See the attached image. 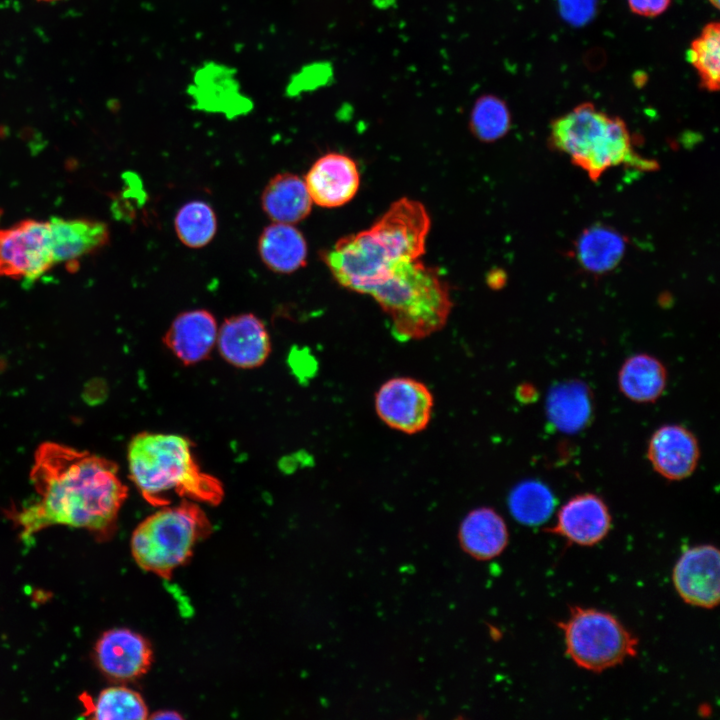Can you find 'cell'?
<instances>
[{
	"mask_svg": "<svg viewBox=\"0 0 720 720\" xmlns=\"http://www.w3.org/2000/svg\"><path fill=\"white\" fill-rule=\"evenodd\" d=\"M30 480L37 499L16 514L24 539L53 525L108 536L127 498L116 463L55 442L36 450Z\"/></svg>",
	"mask_w": 720,
	"mask_h": 720,
	"instance_id": "1",
	"label": "cell"
},
{
	"mask_svg": "<svg viewBox=\"0 0 720 720\" xmlns=\"http://www.w3.org/2000/svg\"><path fill=\"white\" fill-rule=\"evenodd\" d=\"M430 224L422 203L402 198L369 229L339 239L322 259L342 287L369 295L397 265L424 254Z\"/></svg>",
	"mask_w": 720,
	"mask_h": 720,
	"instance_id": "2",
	"label": "cell"
},
{
	"mask_svg": "<svg viewBox=\"0 0 720 720\" xmlns=\"http://www.w3.org/2000/svg\"><path fill=\"white\" fill-rule=\"evenodd\" d=\"M127 459L131 481L152 505H169L173 495L210 504L223 497L222 483L201 469L185 436L141 432L131 439Z\"/></svg>",
	"mask_w": 720,
	"mask_h": 720,
	"instance_id": "3",
	"label": "cell"
},
{
	"mask_svg": "<svg viewBox=\"0 0 720 720\" xmlns=\"http://www.w3.org/2000/svg\"><path fill=\"white\" fill-rule=\"evenodd\" d=\"M549 144L566 154L592 181L619 165L650 171L654 160L642 158L633 150L629 129L621 118L583 102L551 122Z\"/></svg>",
	"mask_w": 720,
	"mask_h": 720,
	"instance_id": "4",
	"label": "cell"
},
{
	"mask_svg": "<svg viewBox=\"0 0 720 720\" xmlns=\"http://www.w3.org/2000/svg\"><path fill=\"white\" fill-rule=\"evenodd\" d=\"M369 295L389 317L392 333L400 341L420 340L438 332L453 306L440 270L420 258L397 265Z\"/></svg>",
	"mask_w": 720,
	"mask_h": 720,
	"instance_id": "5",
	"label": "cell"
},
{
	"mask_svg": "<svg viewBox=\"0 0 720 720\" xmlns=\"http://www.w3.org/2000/svg\"><path fill=\"white\" fill-rule=\"evenodd\" d=\"M194 501L163 506L143 520L131 537V551L144 570L168 577L192 555L196 543L207 535V517Z\"/></svg>",
	"mask_w": 720,
	"mask_h": 720,
	"instance_id": "6",
	"label": "cell"
},
{
	"mask_svg": "<svg viewBox=\"0 0 720 720\" xmlns=\"http://www.w3.org/2000/svg\"><path fill=\"white\" fill-rule=\"evenodd\" d=\"M558 626L566 654L585 670L602 672L637 654V638L609 612L572 606Z\"/></svg>",
	"mask_w": 720,
	"mask_h": 720,
	"instance_id": "7",
	"label": "cell"
},
{
	"mask_svg": "<svg viewBox=\"0 0 720 720\" xmlns=\"http://www.w3.org/2000/svg\"><path fill=\"white\" fill-rule=\"evenodd\" d=\"M53 265L49 222L27 219L0 230V278L33 281Z\"/></svg>",
	"mask_w": 720,
	"mask_h": 720,
	"instance_id": "8",
	"label": "cell"
},
{
	"mask_svg": "<svg viewBox=\"0 0 720 720\" xmlns=\"http://www.w3.org/2000/svg\"><path fill=\"white\" fill-rule=\"evenodd\" d=\"M375 411L389 428L408 435L424 431L429 425L434 396L422 381L397 376L386 380L374 397Z\"/></svg>",
	"mask_w": 720,
	"mask_h": 720,
	"instance_id": "9",
	"label": "cell"
},
{
	"mask_svg": "<svg viewBox=\"0 0 720 720\" xmlns=\"http://www.w3.org/2000/svg\"><path fill=\"white\" fill-rule=\"evenodd\" d=\"M672 581L678 595L687 604L715 608L720 600L719 550L711 544L687 549L673 568Z\"/></svg>",
	"mask_w": 720,
	"mask_h": 720,
	"instance_id": "10",
	"label": "cell"
},
{
	"mask_svg": "<svg viewBox=\"0 0 720 720\" xmlns=\"http://www.w3.org/2000/svg\"><path fill=\"white\" fill-rule=\"evenodd\" d=\"M216 344L223 359L234 367L261 366L271 352V340L263 321L252 313L231 316L218 328Z\"/></svg>",
	"mask_w": 720,
	"mask_h": 720,
	"instance_id": "11",
	"label": "cell"
},
{
	"mask_svg": "<svg viewBox=\"0 0 720 720\" xmlns=\"http://www.w3.org/2000/svg\"><path fill=\"white\" fill-rule=\"evenodd\" d=\"M612 517L605 501L594 493L573 496L559 509L555 523L546 531L570 544L593 546L609 533Z\"/></svg>",
	"mask_w": 720,
	"mask_h": 720,
	"instance_id": "12",
	"label": "cell"
},
{
	"mask_svg": "<svg viewBox=\"0 0 720 720\" xmlns=\"http://www.w3.org/2000/svg\"><path fill=\"white\" fill-rule=\"evenodd\" d=\"M95 658L99 669L106 676L118 681H129L147 672L152 651L142 635L127 628H114L104 632L98 639Z\"/></svg>",
	"mask_w": 720,
	"mask_h": 720,
	"instance_id": "13",
	"label": "cell"
},
{
	"mask_svg": "<svg viewBox=\"0 0 720 720\" xmlns=\"http://www.w3.org/2000/svg\"><path fill=\"white\" fill-rule=\"evenodd\" d=\"M647 458L654 471L663 478L669 481L686 479L699 463L698 439L682 425L660 426L649 439Z\"/></svg>",
	"mask_w": 720,
	"mask_h": 720,
	"instance_id": "14",
	"label": "cell"
},
{
	"mask_svg": "<svg viewBox=\"0 0 720 720\" xmlns=\"http://www.w3.org/2000/svg\"><path fill=\"white\" fill-rule=\"evenodd\" d=\"M313 203L324 208L340 207L354 198L360 185L355 161L340 153L317 159L304 180Z\"/></svg>",
	"mask_w": 720,
	"mask_h": 720,
	"instance_id": "15",
	"label": "cell"
},
{
	"mask_svg": "<svg viewBox=\"0 0 720 720\" xmlns=\"http://www.w3.org/2000/svg\"><path fill=\"white\" fill-rule=\"evenodd\" d=\"M218 334L215 317L205 309L180 313L172 321L163 342L185 365H193L208 358Z\"/></svg>",
	"mask_w": 720,
	"mask_h": 720,
	"instance_id": "16",
	"label": "cell"
},
{
	"mask_svg": "<svg viewBox=\"0 0 720 720\" xmlns=\"http://www.w3.org/2000/svg\"><path fill=\"white\" fill-rule=\"evenodd\" d=\"M49 227L54 264L65 263L71 270L110 240L108 226L98 220L52 217Z\"/></svg>",
	"mask_w": 720,
	"mask_h": 720,
	"instance_id": "17",
	"label": "cell"
},
{
	"mask_svg": "<svg viewBox=\"0 0 720 720\" xmlns=\"http://www.w3.org/2000/svg\"><path fill=\"white\" fill-rule=\"evenodd\" d=\"M626 247L624 234L612 226L597 223L585 228L578 236L574 255L585 272L604 275L621 263Z\"/></svg>",
	"mask_w": 720,
	"mask_h": 720,
	"instance_id": "18",
	"label": "cell"
},
{
	"mask_svg": "<svg viewBox=\"0 0 720 720\" xmlns=\"http://www.w3.org/2000/svg\"><path fill=\"white\" fill-rule=\"evenodd\" d=\"M258 253L269 270L290 274L306 265L308 247L303 234L293 224L273 222L259 236Z\"/></svg>",
	"mask_w": 720,
	"mask_h": 720,
	"instance_id": "19",
	"label": "cell"
},
{
	"mask_svg": "<svg viewBox=\"0 0 720 720\" xmlns=\"http://www.w3.org/2000/svg\"><path fill=\"white\" fill-rule=\"evenodd\" d=\"M312 203L304 180L289 172L272 177L261 195L264 213L278 223L296 224L304 220Z\"/></svg>",
	"mask_w": 720,
	"mask_h": 720,
	"instance_id": "20",
	"label": "cell"
},
{
	"mask_svg": "<svg viewBox=\"0 0 720 720\" xmlns=\"http://www.w3.org/2000/svg\"><path fill=\"white\" fill-rule=\"evenodd\" d=\"M508 538L505 521L490 507L470 511L459 528L462 548L479 560H489L501 554L507 546Z\"/></svg>",
	"mask_w": 720,
	"mask_h": 720,
	"instance_id": "21",
	"label": "cell"
},
{
	"mask_svg": "<svg viewBox=\"0 0 720 720\" xmlns=\"http://www.w3.org/2000/svg\"><path fill=\"white\" fill-rule=\"evenodd\" d=\"M668 382L665 365L656 357L639 353L627 358L618 372L621 393L636 403H654L663 394Z\"/></svg>",
	"mask_w": 720,
	"mask_h": 720,
	"instance_id": "22",
	"label": "cell"
},
{
	"mask_svg": "<svg viewBox=\"0 0 720 720\" xmlns=\"http://www.w3.org/2000/svg\"><path fill=\"white\" fill-rule=\"evenodd\" d=\"M592 395L582 382L574 380L555 386L547 397L549 421L561 432L576 433L589 423Z\"/></svg>",
	"mask_w": 720,
	"mask_h": 720,
	"instance_id": "23",
	"label": "cell"
},
{
	"mask_svg": "<svg viewBox=\"0 0 720 720\" xmlns=\"http://www.w3.org/2000/svg\"><path fill=\"white\" fill-rule=\"evenodd\" d=\"M84 715L97 720H142L148 716L147 706L141 695L124 686H113L102 690L94 700L90 695H81Z\"/></svg>",
	"mask_w": 720,
	"mask_h": 720,
	"instance_id": "24",
	"label": "cell"
},
{
	"mask_svg": "<svg viewBox=\"0 0 720 720\" xmlns=\"http://www.w3.org/2000/svg\"><path fill=\"white\" fill-rule=\"evenodd\" d=\"M687 61L698 74L700 86L708 92L720 87V24L707 23L687 50Z\"/></svg>",
	"mask_w": 720,
	"mask_h": 720,
	"instance_id": "25",
	"label": "cell"
},
{
	"mask_svg": "<svg viewBox=\"0 0 720 720\" xmlns=\"http://www.w3.org/2000/svg\"><path fill=\"white\" fill-rule=\"evenodd\" d=\"M508 506L513 518L521 524L536 526L550 518L555 507L552 491L538 480H525L510 492Z\"/></svg>",
	"mask_w": 720,
	"mask_h": 720,
	"instance_id": "26",
	"label": "cell"
},
{
	"mask_svg": "<svg viewBox=\"0 0 720 720\" xmlns=\"http://www.w3.org/2000/svg\"><path fill=\"white\" fill-rule=\"evenodd\" d=\"M174 227L178 239L186 247L198 249L213 240L217 231V217L208 203L194 200L177 211Z\"/></svg>",
	"mask_w": 720,
	"mask_h": 720,
	"instance_id": "27",
	"label": "cell"
},
{
	"mask_svg": "<svg viewBox=\"0 0 720 720\" xmlns=\"http://www.w3.org/2000/svg\"><path fill=\"white\" fill-rule=\"evenodd\" d=\"M512 126L511 112L506 102L493 94L478 97L471 109L469 127L482 142H495L504 137Z\"/></svg>",
	"mask_w": 720,
	"mask_h": 720,
	"instance_id": "28",
	"label": "cell"
},
{
	"mask_svg": "<svg viewBox=\"0 0 720 720\" xmlns=\"http://www.w3.org/2000/svg\"><path fill=\"white\" fill-rule=\"evenodd\" d=\"M672 0H627L632 13L642 17H657L663 14Z\"/></svg>",
	"mask_w": 720,
	"mask_h": 720,
	"instance_id": "29",
	"label": "cell"
},
{
	"mask_svg": "<svg viewBox=\"0 0 720 720\" xmlns=\"http://www.w3.org/2000/svg\"><path fill=\"white\" fill-rule=\"evenodd\" d=\"M153 718H156V719H179V718H181V716H179L177 713H175L173 711H164V712L155 714L153 716Z\"/></svg>",
	"mask_w": 720,
	"mask_h": 720,
	"instance_id": "30",
	"label": "cell"
},
{
	"mask_svg": "<svg viewBox=\"0 0 720 720\" xmlns=\"http://www.w3.org/2000/svg\"><path fill=\"white\" fill-rule=\"evenodd\" d=\"M708 1L710 2V4H711L715 9H719V6H720V3H719V2H720V0H708Z\"/></svg>",
	"mask_w": 720,
	"mask_h": 720,
	"instance_id": "31",
	"label": "cell"
},
{
	"mask_svg": "<svg viewBox=\"0 0 720 720\" xmlns=\"http://www.w3.org/2000/svg\"><path fill=\"white\" fill-rule=\"evenodd\" d=\"M39 1H45V2H55V1H60V0H39Z\"/></svg>",
	"mask_w": 720,
	"mask_h": 720,
	"instance_id": "32",
	"label": "cell"
}]
</instances>
